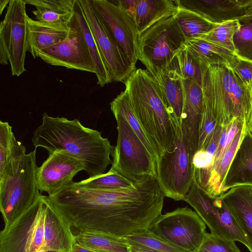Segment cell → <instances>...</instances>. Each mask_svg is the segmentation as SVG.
Listing matches in <instances>:
<instances>
[{
  "label": "cell",
  "instance_id": "ee69618b",
  "mask_svg": "<svg viewBox=\"0 0 252 252\" xmlns=\"http://www.w3.org/2000/svg\"><path fill=\"white\" fill-rule=\"evenodd\" d=\"M10 0H0V13L1 15L4 9L8 5Z\"/></svg>",
  "mask_w": 252,
  "mask_h": 252
},
{
  "label": "cell",
  "instance_id": "d6a6232c",
  "mask_svg": "<svg viewBox=\"0 0 252 252\" xmlns=\"http://www.w3.org/2000/svg\"><path fill=\"white\" fill-rule=\"evenodd\" d=\"M110 108L113 114H119L126 119L156 160L153 151L134 113L128 95L125 90L111 102Z\"/></svg>",
  "mask_w": 252,
  "mask_h": 252
},
{
  "label": "cell",
  "instance_id": "c3c4849f",
  "mask_svg": "<svg viewBox=\"0 0 252 252\" xmlns=\"http://www.w3.org/2000/svg\"><path fill=\"white\" fill-rule=\"evenodd\" d=\"M250 17H252V15L251 16H250Z\"/></svg>",
  "mask_w": 252,
  "mask_h": 252
},
{
  "label": "cell",
  "instance_id": "603a6c76",
  "mask_svg": "<svg viewBox=\"0 0 252 252\" xmlns=\"http://www.w3.org/2000/svg\"><path fill=\"white\" fill-rule=\"evenodd\" d=\"M27 20L28 51L33 58L36 50L63 41L70 31L71 20L65 24H52L33 20L28 16Z\"/></svg>",
  "mask_w": 252,
  "mask_h": 252
},
{
  "label": "cell",
  "instance_id": "7dc6e473",
  "mask_svg": "<svg viewBox=\"0 0 252 252\" xmlns=\"http://www.w3.org/2000/svg\"><path fill=\"white\" fill-rule=\"evenodd\" d=\"M46 252H60L56 251H48Z\"/></svg>",
  "mask_w": 252,
  "mask_h": 252
},
{
  "label": "cell",
  "instance_id": "ac0fdd59",
  "mask_svg": "<svg viewBox=\"0 0 252 252\" xmlns=\"http://www.w3.org/2000/svg\"><path fill=\"white\" fill-rule=\"evenodd\" d=\"M183 82L185 95L181 127L193 158L198 148L203 94L202 86L195 81L183 79Z\"/></svg>",
  "mask_w": 252,
  "mask_h": 252
},
{
  "label": "cell",
  "instance_id": "8992f818",
  "mask_svg": "<svg viewBox=\"0 0 252 252\" xmlns=\"http://www.w3.org/2000/svg\"><path fill=\"white\" fill-rule=\"evenodd\" d=\"M156 163L157 180L165 197L184 200L195 178L194 168L185 134L179 127L174 145Z\"/></svg>",
  "mask_w": 252,
  "mask_h": 252
},
{
  "label": "cell",
  "instance_id": "3957f363",
  "mask_svg": "<svg viewBox=\"0 0 252 252\" xmlns=\"http://www.w3.org/2000/svg\"><path fill=\"white\" fill-rule=\"evenodd\" d=\"M124 83L156 161L162 154L173 148L179 126L168 111L158 82L149 71L136 69Z\"/></svg>",
  "mask_w": 252,
  "mask_h": 252
},
{
  "label": "cell",
  "instance_id": "5bb4252c",
  "mask_svg": "<svg viewBox=\"0 0 252 252\" xmlns=\"http://www.w3.org/2000/svg\"><path fill=\"white\" fill-rule=\"evenodd\" d=\"M112 78L124 82L136 68L115 41L91 0H79Z\"/></svg>",
  "mask_w": 252,
  "mask_h": 252
},
{
  "label": "cell",
  "instance_id": "ba28073f",
  "mask_svg": "<svg viewBox=\"0 0 252 252\" xmlns=\"http://www.w3.org/2000/svg\"><path fill=\"white\" fill-rule=\"evenodd\" d=\"M48 201L41 195L0 232V252H46L45 231Z\"/></svg>",
  "mask_w": 252,
  "mask_h": 252
},
{
  "label": "cell",
  "instance_id": "6da1fadb",
  "mask_svg": "<svg viewBox=\"0 0 252 252\" xmlns=\"http://www.w3.org/2000/svg\"><path fill=\"white\" fill-rule=\"evenodd\" d=\"M164 195L157 180L147 176L135 188L95 190L73 182L48 202L80 231L124 238L149 229L161 214Z\"/></svg>",
  "mask_w": 252,
  "mask_h": 252
},
{
  "label": "cell",
  "instance_id": "9c48e42d",
  "mask_svg": "<svg viewBox=\"0 0 252 252\" xmlns=\"http://www.w3.org/2000/svg\"><path fill=\"white\" fill-rule=\"evenodd\" d=\"M185 41L174 15L163 19L139 35V60L152 74L169 65Z\"/></svg>",
  "mask_w": 252,
  "mask_h": 252
},
{
  "label": "cell",
  "instance_id": "e0dca14e",
  "mask_svg": "<svg viewBox=\"0 0 252 252\" xmlns=\"http://www.w3.org/2000/svg\"><path fill=\"white\" fill-rule=\"evenodd\" d=\"M178 6L193 11L214 24L252 15V0H178Z\"/></svg>",
  "mask_w": 252,
  "mask_h": 252
},
{
  "label": "cell",
  "instance_id": "8fae6325",
  "mask_svg": "<svg viewBox=\"0 0 252 252\" xmlns=\"http://www.w3.org/2000/svg\"><path fill=\"white\" fill-rule=\"evenodd\" d=\"M149 229L166 241L189 252H197L206 232L202 220L195 211L187 207L161 214Z\"/></svg>",
  "mask_w": 252,
  "mask_h": 252
},
{
  "label": "cell",
  "instance_id": "bcb514c9",
  "mask_svg": "<svg viewBox=\"0 0 252 252\" xmlns=\"http://www.w3.org/2000/svg\"><path fill=\"white\" fill-rule=\"evenodd\" d=\"M246 87L248 91V92L252 100V79L251 80L249 84Z\"/></svg>",
  "mask_w": 252,
  "mask_h": 252
},
{
  "label": "cell",
  "instance_id": "f1b7e54d",
  "mask_svg": "<svg viewBox=\"0 0 252 252\" xmlns=\"http://www.w3.org/2000/svg\"><path fill=\"white\" fill-rule=\"evenodd\" d=\"M26 154V149L18 141L7 122L0 121V175Z\"/></svg>",
  "mask_w": 252,
  "mask_h": 252
},
{
  "label": "cell",
  "instance_id": "9a60e30c",
  "mask_svg": "<svg viewBox=\"0 0 252 252\" xmlns=\"http://www.w3.org/2000/svg\"><path fill=\"white\" fill-rule=\"evenodd\" d=\"M109 32L132 66L139 60V34L133 19L116 0H91Z\"/></svg>",
  "mask_w": 252,
  "mask_h": 252
},
{
  "label": "cell",
  "instance_id": "e575fe53",
  "mask_svg": "<svg viewBox=\"0 0 252 252\" xmlns=\"http://www.w3.org/2000/svg\"><path fill=\"white\" fill-rule=\"evenodd\" d=\"M239 23L233 38L235 55L252 62V17L240 19Z\"/></svg>",
  "mask_w": 252,
  "mask_h": 252
},
{
  "label": "cell",
  "instance_id": "4dcf8cb0",
  "mask_svg": "<svg viewBox=\"0 0 252 252\" xmlns=\"http://www.w3.org/2000/svg\"><path fill=\"white\" fill-rule=\"evenodd\" d=\"M174 16L186 41L199 38L216 25L198 13L179 6H178L177 11Z\"/></svg>",
  "mask_w": 252,
  "mask_h": 252
},
{
  "label": "cell",
  "instance_id": "83f0119b",
  "mask_svg": "<svg viewBox=\"0 0 252 252\" xmlns=\"http://www.w3.org/2000/svg\"><path fill=\"white\" fill-rule=\"evenodd\" d=\"M184 45L201 65H227L235 55L228 50L199 38L188 39Z\"/></svg>",
  "mask_w": 252,
  "mask_h": 252
},
{
  "label": "cell",
  "instance_id": "5b68a950",
  "mask_svg": "<svg viewBox=\"0 0 252 252\" xmlns=\"http://www.w3.org/2000/svg\"><path fill=\"white\" fill-rule=\"evenodd\" d=\"M36 153L35 148L0 176V210L4 226L19 217L41 195L37 185Z\"/></svg>",
  "mask_w": 252,
  "mask_h": 252
},
{
  "label": "cell",
  "instance_id": "7402d4cb",
  "mask_svg": "<svg viewBox=\"0 0 252 252\" xmlns=\"http://www.w3.org/2000/svg\"><path fill=\"white\" fill-rule=\"evenodd\" d=\"M241 186H252V134L248 129L225 176L223 191Z\"/></svg>",
  "mask_w": 252,
  "mask_h": 252
},
{
  "label": "cell",
  "instance_id": "7bdbcfd3",
  "mask_svg": "<svg viewBox=\"0 0 252 252\" xmlns=\"http://www.w3.org/2000/svg\"><path fill=\"white\" fill-rule=\"evenodd\" d=\"M71 252H96L89 249L86 248L79 245L77 243L73 246Z\"/></svg>",
  "mask_w": 252,
  "mask_h": 252
},
{
  "label": "cell",
  "instance_id": "7c38bea8",
  "mask_svg": "<svg viewBox=\"0 0 252 252\" xmlns=\"http://www.w3.org/2000/svg\"><path fill=\"white\" fill-rule=\"evenodd\" d=\"M184 200L194 209L212 234L240 242L248 249L244 233L222 200L209 197L195 179Z\"/></svg>",
  "mask_w": 252,
  "mask_h": 252
},
{
  "label": "cell",
  "instance_id": "b9f144b4",
  "mask_svg": "<svg viewBox=\"0 0 252 252\" xmlns=\"http://www.w3.org/2000/svg\"><path fill=\"white\" fill-rule=\"evenodd\" d=\"M128 244L129 245L130 252H165L153 249L140 245L132 243Z\"/></svg>",
  "mask_w": 252,
  "mask_h": 252
},
{
  "label": "cell",
  "instance_id": "484cf974",
  "mask_svg": "<svg viewBox=\"0 0 252 252\" xmlns=\"http://www.w3.org/2000/svg\"><path fill=\"white\" fill-rule=\"evenodd\" d=\"M36 8L32 11L36 20L48 24L69 22L74 15L75 0H24Z\"/></svg>",
  "mask_w": 252,
  "mask_h": 252
},
{
  "label": "cell",
  "instance_id": "836d02e7",
  "mask_svg": "<svg viewBox=\"0 0 252 252\" xmlns=\"http://www.w3.org/2000/svg\"><path fill=\"white\" fill-rule=\"evenodd\" d=\"M239 25V20L217 24L212 30L201 35L199 38L228 50L235 55L233 38Z\"/></svg>",
  "mask_w": 252,
  "mask_h": 252
},
{
  "label": "cell",
  "instance_id": "8d00e7d4",
  "mask_svg": "<svg viewBox=\"0 0 252 252\" xmlns=\"http://www.w3.org/2000/svg\"><path fill=\"white\" fill-rule=\"evenodd\" d=\"M179 68L183 79L195 81L202 86V67L185 45L176 56Z\"/></svg>",
  "mask_w": 252,
  "mask_h": 252
},
{
  "label": "cell",
  "instance_id": "ffe728a7",
  "mask_svg": "<svg viewBox=\"0 0 252 252\" xmlns=\"http://www.w3.org/2000/svg\"><path fill=\"white\" fill-rule=\"evenodd\" d=\"M219 197L244 233L252 252V186L231 188Z\"/></svg>",
  "mask_w": 252,
  "mask_h": 252
},
{
  "label": "cell",
  "instance_id": "d6986e66",
  "mask_svg": "<svg viewBox=\"0 0 252 252\" xmlns=\"http://www.w3.org/2000/svg\"><path fill=\"white\" fill-rule=\"evenodd\" d=\"M152 75L160 86L169 113L181 127L185 92L176 57L169 65L156 70Z\"/></svg>",
  "mask_w": 252,
  "mask_h": 252
},
{
  "label": "cell",
  "instance_id": "ab89813d",
  "mask_svg": "<svg viewBox=\"0 0 252 252\" xmlns=\"http://www.w3.org/2000/svg\"><path fill=\"white\" fill-rule=\"evenodd\" d=\"M221 133V127L219 126L215 131L213 136L205 150L209 157L215 159V155L219 144Z\"/></svg>",
  "mask_w": 252,
  "mask_h": 252
},
{
  "label": "cell",
  "instance_id": "d4e9b609",
  "mask_svg": "<svg viewBox=\"0 0 252 252\" xmlns=\"http://www.w3.org/2000/svg\"><path fill=\"white\" fill-rule=\"evenodd\" d=\"M177 9L175 0H139L134 19L139 35L157 22L174 15Z\"/></svg>",
  "mask_w": 252,
  "mask_h": 252
},
{
  "label": "cell",
  "instance_id": "f6af8a7d",
  "mask_svg": "<svg viewBox=\"0 0 252 252\" xmlns=\"http://www.w3.org/2000/svg\"><path fill=\"white\" fill-rule=\"evenodd\" d=\"M247 126L248 130L252 134V114L249 119L247 121Z\"/></svg>",
  "mask_w": 252,
  "mask_h": 252
},
{
  "label": "cell",
  "instance_id": "44dd1931",
  "mask_svg": "<svg viewBox=\"0 0 252 252\" xmlns=\"http://www.w3.org/2000/svg\"><path fill=\"white\" fill-rule=\"evenodd\" d=\"M71 226L68 221L48 202L45 231L46 251L71 252L76 242Z\"/></svg>",
  "mask_w": 252,
  "mask_h": 252
},
{
  "label": "cell",
  "instance_id": "74e56055",
  "mask_svg": "<svg viewBox=\"0 0 252 252\" xmlns=\"http://www.w3.org/2000/svg\"><path fill=\"white\" fill-rule=\"evenodd\" d=\"M235 242L206 232L196 252H241Z\"/></svg>",
  "mask_w": 252,
  "mask_h": 252
},
{
  "label": "cell",
  "instance_id": "d590c367",
  "mask_svg": "<svg viewBox=\"0 0 252 252\" xmlns=\"http://www.w3.org/2000/svg\"><path fill=\"white\" fill-rule=\"evenodd\" d=\"M128 243L135 244L165 252H189L166 241L149 229L143 230L123 238Z\"/></svg>",
  "mask_w": 252,
  "mask_h": 252
},
{
  "label": "cell",
  "instance_id": "f35d334b",
  "mask_svg": "<svg viewBox=\"0 0 252 252\" xmlns=\"http://www.w3.org/2000/svg\"><path fill=\"white\" fill-rule=\"evenodd\" d=\"M246 87L252 79V62L233 56L227 65Z\"/></svg>",
  "mask_w": 252,
  "mask_h": 252
},
{
  "label": "cell",
  "instance_id": "4316f807",
  "mask_svg": "<svg viewBox=\"0 0 252 252\" xmlns=\"http://www.w3.org/2000/svg\"><path fill=\"white\" fill-rule=\"evenodd\" d=\"M74 14L84 33L85 40L95 65L98 85L103 87L112 82V78L102 54L86 20L79 0H75Z\"/></svg>",
  "mask_w": 252,
  "mask_h": 252
},
{
  "label": "cell",
  "instance_id": "1f68e13d",
  "mask_svg": "<svg viewBox=\"0 0 252 252\" xmlns=\"http://www.w3.org/2000/svg\"><path fill=\"white\" fill-rule=\"evenodd\" d=\"M81 187L95 190H119L135 188L136 183L111 169L100 176L76 182Z\"/></svg>",
  "mask_w": 252,
  "mask_h": 252
},
{
  "label": "cell",
  "instance_id": "52a82bcc",
  "mask_svg": "<svg viewBox=\"0 0 252 252\" xmlns=\"http://www.w3.org/2000/svg\"><path fill=\"white\" fill-rule=\"evenodd\" d=\"M117 122V144L111 169L137 183L147 176L157 177L156 160L127 121L113 114Z\"/></svg>",
  "mask_w": 252,
  "mask_h": 252
},
{
  "label": "cell",
  "instance_id": "7a4b0ae2",
  "mask_svg": "<svg viewBox=\"0 0 252 252\" xmlns=\"http://www.w3.org/2000/svg\"><path fill=\"white\" fill-rule=\"evenodd\" d=\"M32 145L49 153L66 152L81 160L89 178L105 173L112 163L114 147L107 138L96 130L84 126L77 119L53 117L44 113L41 124L32 133Z\"/></svg>",
  "mask_w": 252,
  "mask_h": 252
},
{
  "label": "cell",
  "instance_id": "cb8c5ba5",
  "mask_svg": "<svg viewBox=\"0 0 252 252\" xmlns=\"http://www.w3.org/2000/svg\"><path fill=\"white\" fill-rule=\"evenodd\" d=\"M247 119L236 134L217 165L210 172L207 185L203 190L211 198L219 197L223 191V183L235 153L248 131Z\"/></svg>",
  "mask_w": 252,
  "mask_h": 252
},
{
  "label": "cell",
  "instance_id": "277c9868",
  "mask_svg": "<svg viewBox=\"0 0 252 252\" xmlns=\"http://www.w3.org/2000/svg\"><path fill=\"white\" fill-rule=\"evenodd\" d=\"M201 66L203 100L219 126L229 125L235 118L248 121L252 114V100L240 79L227 65Z\"/></svg>",
  "mask_w": 252,
  "mask_h": 252
},
{
  "label": "cell",
  "instance_id": "2e32d148",
  "mask_svg": "<svg viewBox=\"0 0 252 252\" xmlns=\"http://www.w3.org/2000/svg\"><path fill=\"white\" fill-rule=\"evenodd\" d=\"M82 170H85L83 162L70 154L63 151L49 153L47 158L38 167V189L52 196L72 183L75 176Z\"/></svg>",
  "mask_w": 252,
  "mask_h": 252
},
{
  "label": "cell",
  "instance_id": "60d3db41",
  "mask_svg": "<svg viewBox=\"0 0 252 252\" xmlns=\"http://www.w3.org/2000/svg\"><path fill=\"white\" fill-rule=\"evenodd\" d=\"M116 1L127 15L132 19H134L139 0H117Z\"/></svg>",
  "mask_w": 252,
  "mask_h": 252
},
{
  "label": "cell",
  "instance_id": "4fadbf2b",
  "mask_svg": "<svg viewBox=\"0 0 252 252\" xmlns=\"http://www.w3.org/2000/svg\"><path fill=\"white\" fill-rule=\"evenodd\" d=\"M36 57L52 65L96 73L92 54L74 12L67 37L57 44L36 50L34 58Z\"/></svg>",
  "mask_w": 252,
  "mask_h": 252
},
{
  "label": "cell",
  "instance_id": "30bf717a",
  "mask_svg": "<svg viewBox=\"0 0 252 252\" xmlns=\"http://www.w3.org/2000/svg\"><path fill=\"white\" fill-rule=\"evenodd\" d=\"M24 0H10L0 25V63H9L13 76H19L26 70L28 51V15Z\"/></svg>",
  "mask_w": 252,
  "mask_h": 252
},
{
  "label": "cell",
  "instance_id": "f546056e",
  "mask_svg": "<svg viewBox=\"0 0 252 252\" xmlns=\"http://www.w3.org/2000/svg\"><path fill=\"white\" fill-rule=\"evenodd\" d=\"M75 237L79 245L96 252H130L129 245L123 238L82 231Z\"/></svg>",
  "mask_w": 252,
  "mask_h": 252
}]
</instances>
